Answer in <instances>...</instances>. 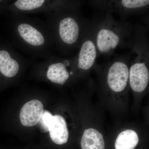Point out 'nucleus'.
<instances>
[{
  "label": "nucleus",
  "instance_id": "4",
  "mask_svg": "<svg viewBox=\"0 0 149 149\" xmlns=\"http://www.w3.org/2000/svg\"><path fill=\"white\" fill-rule=\"evenodd\" d=\"M33 72L43 74L52 83L64 85L76 72V58L52 55L41 62L32 65Z\"/></svg>",
  "mask_w": 149,
  "mask_h": 149
},
{
  "label": "nucleus",
  "instance_id": "3",
  "mask_svg": "<svg viewBox=\"0 0 149 149\" xmlns=\"http://www.w3.org/2000/svg\"><path fill=\"white\" fill-rule=\"evenodd\" d=\"M92 22V31L98 56L111 55L118 47H127L133 34V26L117 21L111 13L97 15Z\"/></svg>",
  "mask_w": 149,
  "mask_h": 149
},
{
  "label": "nucleus",
  "instance_id": "2",
  "mask_svg": "<svg viewBox=\"0 0 149 149\" xmlns=\"http://www.w3.org/2000/svg\"><path fill=\"white\" fill-rule=\"evenodd\" d=\"M46 23L54 43V49L64 57L78 50L92 22L83 17L80 9L64 10L45 14Z\"/></svg>",
  "mask_w": 149,
  "mask_h": 149
},
{
  "label": "nucleus",
  "instance_id": "12",
  "mask_svg": "<svg viewBox=\"0 0 149 149\" xmlns=\"http://www.w3.org/2000/svg\"><path fill=\"white\" fill-rule=\"evenodd\" d=\"M53 115L49 111L44 110L42 116L38 123V128L41 132L47 133L49 132L48 125Z\"/></svg>",
  "mask_w": 149,
  "mask_h": 149
},
{
  "label": "nucleus",
  "instance_id": "9",
  "mask_svg": "<svg viewBox=\"0 0 149 149\" xmlns=\"http://www.w3.org/2000/svg\"><path fill=\"white\" fill-rule=\"evenodd\" d=\"M48 130L51 140L57 145H63L68 141L69 133L66 121L61 116H53L48 125Z\"/></svg>",
  "mask_w": 149,
  "mask_h": 149
},
{
  "label": "nucleus",
  "instance_id": "6",
  "mask_svg": "<svg viewBox=\"0 0 149 149\" xmlns=\"http://www.w3.org/2000/svg\"><path fill=\"white\" fill-rule=\"evenodd\" d=\"M88 2L92 6L104 13L118 14L123 21L131 15L146 13L149 7L148 0H92Z\"/></svg>",
  "mask_w": 149,
  "mask_h": 149
},
{
  "label": "nucleus",
  "instance_id": "11",
  "mask_svg": "<svg viewBox=\"0 0 149 149\" xmlns=\"http://www.w3.org/2000/svg\"><path fill=\"white\" fill-rule=\"evenodd\" d=\"M137 133L131 130L121 132L118 136L115 143V149H134L139 143Z\"/></svg>",
  "mask_w": 149,
  "mask_h": 149
},
{
  "label": "nucleus",
  "instance_id": "10",
  "mask_svg": "<svg viewBox=\"0 0 149 149\" xmlns=\"http://www.w3.org/2000/svg\"><path fill=\"white\" fill-rule=\"evenodd\" d=\"M82 149H104L103 136L94 128H89L84 130L81 141Z\"/></svg>",
  "mask_w": 149,
  "mask_h": 149
},
{
  "label": "nucleus",
  "instance_id": "8",
  "mask_svg": "<svg viewBox=\"0 0 149 149\" xmlns=\"http://www.w3.org/2000/svg\"><path fill=\"white\" fill-rule=\"evenodd\" d=\"M44 106L42 102L33 100L27 102L22 108L19 118L22 124L26 127L37 125L44 112Z\"/></svg>",
  "mask_w": 149,
  "mask_h": 149
},
{
  "label": "nucleus",
  "instance_id": "5",
  "mask_svg": "<svg viewBox=\"0 0 149 149\" xmlns=\"http://www.w3.org/2000/svg\"><path fill=\"white\" fill-rule=\"evenodd\" d=\"M84 3V1L77 0H16L10 3L6 8L11 13L28 15L64 10L80 9Z\"/></svg>",
  "mask_w": 149,
  "mask_h": 149
},
{
  "label": "nucleus",
  "instance_id": "1",
  "mask_svg": "<svg viewBox=\"0 0 149 149\" xmlns=\"http://www.w3.org/2000/svg\"><path fill=\"white\" fill-rule=\"evenodd\" d=\"M11 13L14 47L34 59H46L53 54V38L45 21L38 17Z\"/></svg>",
  "mask_w": 149,
  "mask_h": 149
},
{
  "label": "nucleus",
  "instance_id": "7",
  "mask_svg": "<svg viewBox=\"0 0 149 149\" xmlns=\"http://www.w3.org/2000/svg\"><path fill=\"white\" fill-rule=\"evenodd\" d=\"M91 28L83 38L78 49L76 58V72H88L95 67L97 51L93 40Z\"/></svg>",
  "mask_w": 149,
  "mask_h": 149
}]
</instances>
